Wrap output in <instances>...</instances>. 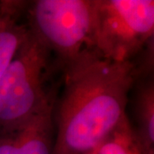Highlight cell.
Returning <instances> with one entry per match:
<instances>
[{
	"mask_svg": "<svg viewBox=\"0 0 154 154\" xmlns=\"http://www.w3.org/2000/svg\"><path fill=\"white\" fill-rule=\"evenodd\" d=\"M30 30V29H29ZM52 55L31 31L0 80V133L28 121L50 102Z\"/></svg>",
	"mask_w": 154,
	"mask_h": 154,
	"instance_id": "2",
	"label": "cell"
},
{
	"mask_svg": "<svg viewBox=\"0 0 154 154\" xmlns=\"http://www.w3.org/2000/svg\"><path fill=\"white\" fill-rule=\"evenodd\" d=\"M63 91L52 154H88L127 116L128 94L150 73L139 57L115 62L86 50L61 68Z\"/></svg>",
	"mask_w": 154,
	"mask_h": 154,
	"instance_id": "1",
	"label": "cell"
},
{
	"mask_svg": "<svg viewBox=\"0 0 154 154\" xmlns=\"http://www.w3.org/2000/svg\"><path fill=\"white\" fill-rule=\"evenodd\" d=\"M153 37L154 1L94 0L92 50L102 57L134 60Z\"/></svg>",
	"mask_w": 154,
	"mask_h": 154,
	"instance_id": "3",
	"label": "cell"
},
{
	"mask_svg": "<svg viewBox=\"0 0 154 154\" xmlns=\"http://www.w3.org/2000/svg\"><path fill=\"white\" fill-rule=\"evenodd\" d=\"M134 109L137 123L134 131L140 142L154 153V77H140L134 84Z\"/></svg>",
	"mask_w": 154,
	"mask_h": 154,
	"instance_id": "7",
	"label": "cell"
},
{
	"mask_svg": "<svg viewBox=\"0 0 154 154\" xmlns=\"http://www.w3.org/2000/svg\"><path fill=\"white\" fill-rule=\"evenodd\" d=\"M28 5L26 0H0V80L29 35Z\"/></svg>",
	"mask_w": 154,
	"mask_h": 154,
	"instance_id": "6",
	"label": "cell"
},
{
	"mask_svg": "<svg viewBox=\"0 0 154 154\" xmlns=\"http://www.w3.org/2000/svg\"><path fill=\"white\" fill-rule=\"evenodd\" d=\"M55 100L28 121L0 133V154H52Z\"/></svg>",
	"mask_w": 154,
	"mask_h": 154,
	"instance_id": "5",
	"label": "cell"
},
{
	"mask_svg": "<svg viewBox=\"0 0 154 154\" xmlns=\"http://www.w3.org/2000/svg\"><path fill=\"white\" fill-rule=\"evenodd\" d=\"M94 16V0H36L29 1L26 22L61 69L92 50Z\"/></svg>",
	"mask_w": 154,
	"mask_h": 154,
	"instance_id": "4",
	"label": "cell"
},
{
	"mask_svg": "<svg viewBox=\"0 0 154 154\" xmlns=\"http://www.w3.org/2000/svg\"><path fill=\"white\" fill-rule=\"evenodd\" d=\"M88 154H97V149H96V150H94V151H93V152H89V153Z\"/></svg>",
	"mask_w": 154,
	"mask_h": 154,
	"instance_id": "9",
	"label": "cell"
},
{
	"mask_svg": "<svg viewBox=\"0 0 154 154\" xmlns=\"http://www.w3.org/2000/svg\"><path fill=\"white\" fill-rule=\"evenodd\" d=\"M97 154H154L140 142L128 116L106 136Z\"/></svg>",
	"mask_w": 154,
	"mask_h": 154,
	"instance_id": "8",
	"label": "cell"
}]
</instances>
